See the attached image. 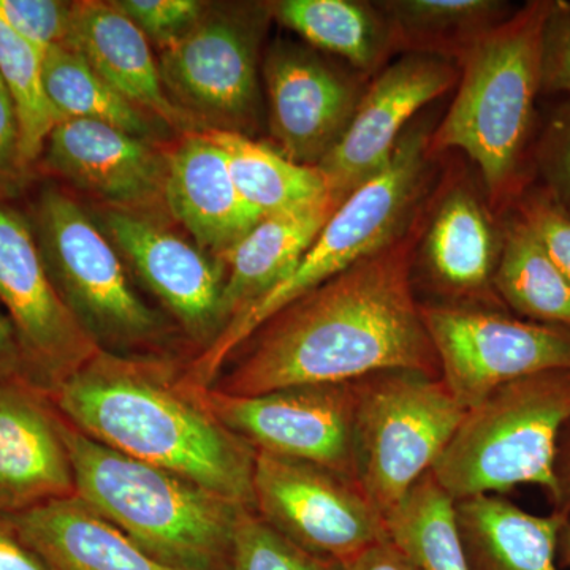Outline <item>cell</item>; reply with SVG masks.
Wrapping results in <instances>:
<instances>
[{"instance_id": "2e32d148", "label": "cell", "mask_w": 570, "mask_h": 570, "mask_svg": "<svg viewBox=\"0 0 570 570\" xmlns=\"http://www.w3.org/2000/svg\"><path fill=\"white\" fill-rule=\"evenodd\" d=\"M269 127L281 154L317 167L335 149L363 97L358 78L316 51L281 41L264 66Z\"/></svg>"}, {"instance_id": "3957f363", "label": "cell", "mask_w": 570, "mask_h": 570, "mask_svg": "<svg viewBox=\"0 0 570 570\" xmlns=\"http://www.w3.org/2000/svg\"><path fill=\"white\" fill-rule=\"evenodd\" d=\"M554 3L528 2L469 48L455 99L430 135V157L460 149L474 160L498 213L513 208L531 184L543 37Z\"/></svg>"}, {"instance_id": "8d00e7d4", "label": "cell", "mask_w": 570, "mask_h": 570, "mask_svg": "<svg viewBox=\"0 0 570 570\" xmlns=\"http://www.w3.org/2000/svg\"><path fill=\"white\" fill-rule=\"evenodd\" d=\"M542 92L570 96V2L554 3L543 37Z\"/></svg>"}, {"instance_id": "277c9868", "label": "cell", "mask_w": 570, "mask_h": 570, "mask_svg": "<svg viewBox=\"0 0 570 570\" xmlns=\"http://www.w3.org/2000/svg\"><path fill=\"white\" fill-rule=\"evenodd\" d=\"M61 420L75 497L171 568L228 570L236 524L249 508L105 448Z\"/></svg>"}, {"instance_id": "5bb4252c", "label": "cell", "mask_w": 570, "mask_h": 570, "mask_svg": "<svg viewBox=\"0 0 570 570\" xmlns=\"http://www.w3.org/2000/svg\"><path fill=\"white\" fill-rule=\"evenodd\" d=\"M459 78L449 59L422 52H406L379 75L363 94L343 138L317 165L337 200H346L387 167L414 116L450 91Z\"/></svg>"}, {"instance_id": "7a4b0ae2", "label": "cell", "mask_w": 570, "mask_h": 570, "mask_svg": "<svg viewBox=\"0 0 570 570\" xmlns=\"http://www.w3.org/2000/svg\"><path fill=\"white\" fill-rule=\"evenodd\" d=\"M47 395L92 441L254 509L257 452L214 417L168 360L99 351Z\"/></svg>"}, {"instance_id": "484cf974", "label": "cell", "mask_w": 570, "mask_h": 570, "mask_svg": "<svg viewBox=\"0 0 570 570\" xmlns=\"http://www.w3.org/2000/svg\"><path fill=\"white\" fill-rule=\"evenodd\" d=\"M269 11L285 28L317 50L346 59L360 73H371L395 51L392 26L381 6L355 0H281Z\"/></svg>"}, {"instance_id": "60d3db41", "label": "cell", "mask_w": 570, "mask_h": 570, "mask_svg": "<svg viewBox=\"0 0 570 570\" xmlns=\"http://www.w3.org/2000/svg\"><path fill=\"white\" fill-rule=\"evenodd\" d=\"M344 570H420L392 540L385 539L355 560L344 564Z\"/></svg>"}, {"instance_id": "f546056e", "label": "cell", "mask_w": 570, "mask_h": 570, "mask_svg": "<svg viewBox=\"0 0 570 570\" xmlns=\"http://www.w3.org/2000/svg\"><path fill=\"white\" fill-rule=\"evenodd\" d=\"M389 538L420 570H469L455 501L428 472L385 519Z\"/></svg>"}, {"instance_id": "ffe728a7", "label": "cell", "mask_w": 570, "mask_h": 570, "mask_svg": "<svg viewBox=\"0 0 570 570\" xmlns=\"http://www.w3.org/2000/svg\"><path fill=\"white\" fill-rule=\"evenodd\" d=\"M78 52L124 99L151 118L178 130L195 119L174 102L165 88L148 37L112 2H75L69 39Z\"/></svg>"}, {"instance_id": "8992f818", "label": "cell", "mask_w": 570, "mask_h": 570, "mask_svg": "<svg viewBox=\"0 0 570 570\" xmlns=\"http://www.w3.org/2000/svg\"><path fill=\"white\" fill-rule=\"evenodd\" d=\"M570 422V371L494 390L466 417L431 469L453 501L531 483L561 501L557 442Z\"/></svg>"}, {"instance_id": "7c38bea8", "label": "cell", "mask_w": 570, "mask_h": 570, "mask_svg": "<svg viewBox=\"0 0 570 570\" xmlns=\"http://www.w3.org/2000/svg\"><path fill=\"white\" fill-rule=\"evenodd\" d=\"M195 389L214 417L255 452L306 461L354 480L355 382L295 385L254 396Z\"/></svg>"}, {"instance_id": "5b68a950", "label": "cell", "mask_w": 570, "mask_h": 570, "mask_svg": "<svg viewBox=\"0 0 570 570\" xmlns=\"http://www.w3.org/2000/svg\"><path fill=\"white\" fill-rule=\"evenodd\" d=\"M430 135L426 124L414 122L407 127L387 167L337 206L294 272L228 322L212 346L184 371L187 384L212 387L236 348L247 343L269 318L376 253L407 227L419 212L426 159H430Z\"/></svg>"}, {"instance_id": "83f0119b", "label": "cell", "mask_w": 570, "mask_h": 570, "mask_svg": "<svg viewBox=\"0 0 570 570\" xmlns=\"http://www.w3.org/2000/svg\"><path fill=\"white\" fill-rule=\"evenodd\" d=\"M493 284L523 316L570 330V281L517 216L502 232Z\"/></svg>"}, {"instance_id": "ba28073f", "label": "cell", "mask_w": 570, "mask_h": 570, "mask_svg": "<svg viewBox=\"0 0 570 570\" xmlns=\"http://www.w3.org/2000/svg\"><path fill=\"white\" fill-rule=\"evenodd\" d=\"M32 227L52 285L97 346L135 348L163 340V318L134 291L110 238L73 198L45 189Z\"/></svg>"}, {"instance_id": "52a82bcc", "label": "cell", "mask_w": 570, "mask_h": 570, "mask_svg": "<svg viewBox=\"0 0 570 570\" xmlns=\"http://www.w3.org/2000/svg\"><path fill=\"white\" fill-rule=\"evenodd\" d=\"M466 412L441 377L384 371L355 381L354 480L384 519L431 472Z\"/></svg>"}, {"instance_id": "e575fe53", "label": "cell", "mask_w": 570, "mask_h": 570, "mask_svg": "<svg viewBox=\"0 0 570 570\" xmlns=\"http://www.w3.org/2000/svg\"><path fill=\"white\" fill-rule=\"evenodd\" d=\"M146 37L168 47L186 36L208 10L198 0H119L112 2Z\"/></svg>"}, {"instance_id": "d4e9b609", "label": "cell", "mask_w": 570, "mask_h": 570, "mask_svg": "<svg viewBox=\"0 0 570 570\" xmlns=\"http://www.w3.org/2000/svg\"><path fill=\"white\" fill-rule=\"evenodd\" d=\"M223 148L232 178L247 205L262 217L309 212L337 200L317 167L296 164L242 132L209 130Z\"/></svg>"}, {"instance_id": "4fadbf2b", "label": "cell", "mask_w": 570, "mask_h": 570, "mask_svg": "<svg viewBox=\"0 0 570 570\" xmlns=\"http://www.w3.org/2000/svg\"><path fill=\"white\" fill-rule=\"evenodd\" d=\"M0 305L17 330L32 384L45 393L102 351L52 285L31 220L3 200Z\"/></svg>"}, {"instance_id": "9a60e30c", "label": "cell", "mask_w": 570, "mask_h": 570, "mask_svg": "<svg viewBox=\"0 0 570 570\" xmlns=\"http://www.w3.org/2000/svg\"><path fill=\"white\" fill-rule=\"evenodd\" d=\"M104 225L112 246L186 335L205 351L212 346L224 330V262L138 212L108 209Z\"/></svg>"}, {"instance_id": "4dcf8cb0", "label": "cell", "mask_w": 570, "mask_h": 570, "mask_svg": "<svg viewBox=\"0 0 570 570\" xmlns=\"http://www.w3.org/2000/svg\"><path fill=\"white\" fill-rule=\"evenodd\" d=\"M0 77L9 89L18 122L26 168L43 153L48 137L61 122L43 81V52L18 36L0 14Z\"/></svg>"}, {"instance_id": "e0dca14e", "label": "cell", "mask_w": 570, "mask_h": 570, "mask_svg": "<svg viewBox=\"0 0 570 570\" xmlns=\"http://www.w3.org/2000/svg\"><path fill=\"white\" fill-rule=\"evenodd\" d=\"M75 497L62 420L43 390L0 382V515Z\"/></svg>"}, {"instance_id": "ab89813d", "label": "cell", "mask_w": 570, "mask_h": 570, "mask_svg": "<svg viewBox=\"0 0 570 570\" xmlns=\"http://www.w3.org/2000/svg\"><path fill=\"white\" fill-rule=\"evenodd\" d=\"M6 381L31 382V377H29L17 330L7 313L0 309V382Z\"/></svg>"}, {"instance_id": "4316f807", "label": "cell", "mask_w": 570, "mask_h": 570, "mask_svg": "<svg viewBox=\"0 0 570 570\" xmlns=\"http://www.w3.org/2000/svg\"><path fill=\"white\" fill-rule=\"evenodd\" d=\"M392 26L396 50L459 59L504 21L508 7L493 0H395L379 3Z\"/></svg>"}, {"instance_id": "44dd1931", "label": "cell", "mask_w": 570, "mask_h": 570, "mask_svg": "<svg viewBox=\"0 0 570 570\" xmlns=\"http://www.w3.org/2000/svg\"><path fill=\"white\" fill-rule=\"evenodd\" d=\"M6 517L56 570H179L154 558L78 497Z\"/></svg>"}, {"instance_id": "cb8c5ba5", "label": "cell", "mask_w": 570, "mask_h": 570, "mask_svg": "<svg viewBox=\"0 0 570 570\" xmlns=\"http://www.w3.org/2000/svg\"><path fill=\"white\" fill-rule=\"evenodd\" d=\"M423 239L431 275L449 291L472 294L493 283L502 235L468 187L445 195Z\"/></svg>"}, {"instance_id": "d6a6232c", "label": "cell", "mask_w": 570, "mask_h": 570, "mask_svg": "<svg viewBox=\"0 0 570 570\" xmlns=\"http://www.w3.org/2000/svg\"><path fill=\"white\" fill-rule=\"evenodd\" d=\"M540 246L570 281V213L543 186H530L513 205Z\"/></svg>"}, {"instance_id": "1f68e13d", "label": "cell", "mask_w": 570, "mask_h": 570, "mask_svg": "<svg viewBox=\"0 0 570 570\" xmlns=\"http://www.w3.org/2000/svg\"><path fill=\"white\" fill-rule=\"evenodd\" d=\"M228 570H344V564L296 546L254 509H245L236 524Z\"/></svg>"}, {"instance_id": "74e56055", "label": "cell", "mask_w": 570, "mask_h": 570, "mask_svg": "<svg viewBox=\"0 0 570 570\" xmlns=\"http://www.w3.org/2000/svg\"><path fill=\"white\" fill-rule=\"evenodd\" d=\"M28 171L21 154L20 122L6 82L0 77V184L20 181Z\"/></svg>"}, {"instance_id": "f35d334b", "label": "cell", "mask_w": 570, "mask_h": 570, "mask_svg": "<svg viewBox=\"0 0 570 570\" xmlns=\"http://www.w3.org/2000/svg\"><path fill=\"white\" fill-rule=\"evenodd\" d=\"M0 570H56L0 515Z\"/></svg>"}, {"instance_id": "b9f144b4", "label": "cell", "mask_w": 570, "mask_h": 570, "mask_svg": "<svg viewBox=\"0 0 570 570\" xmlns=\"http://www.w3.org/2000/svg\"><path fill=\"white\" fill-rule=\"evenodd\" d=\"M566 558H568L570 564V530L568 532V539H566Z\"/></svg>"}, {"instance_id": "f1b7e54d", "label": "cell", "mask_w": 570, "mask_h": 570, "mask_svg": "<svg viewBox=\"0 0 570 570\" xmlns=\"http://www.w3.org/2000/svg\"><path fill=\"white\" fill-rule=\"evenodd\" d=\"M43 81L48 99L61 121L88 119L104 122L148 141L159 135V126L151 121V116L124 99L69 48L52 47L45 52Z\"/></svg>"}, {"instance_id": "ac0fdd59", "label": "cell", "mask_w": 570, "mask_h": 570, "mask_svg": "<svg viewBox=\"0 0 570 570\" xmlns=\"http://www.w3.org/2000/svg\"><path fill=\"white\" fill-rule=\"evenodd\" d=\"M41 156L52 174L112 208L135 212L164 198L167 160L151 141L108 124L66 119L52 129Z\"/></svg>"}, {"instance_id": "836d02e7", "label": "cell", "mask_w": 570, "mask_h": 570, "mask_svg": "<svg viewBox=\"0 0 570 570\" xmlns=\"http://www.w3.org/2000/svg\"><path fill=\"white\" fill-rule=\"evenodd\" d=\"M0 14L18 36L47 52L69 39L73 3L59 0H0Z\"/></svg>"}, {"instance_id": "7402d4cb", "label": "cell", "mask_w": 570, "mask_h": 570, "mask_svg": "<svg viewBox=\"0 0 570 570\" xmlns=\"http://www.w3.org/2000/svg\"><path fill=\"white\" fill-rule=\"evenodd\" d=\"M455 517L469 570H560V513L531 515L508 499L479 494L455 501Z\"/></svg>"}, {"instance_id": "9c48e42d", "label": "cell", "mask_w": 570, "mask_h": 570, "mask_svg": "<svg viewBox=\"0 0 570 570\" xmlns=\"http://www.w3.org/2000/svg\"><path fill=\"white\" fill-rule=\"evenodd\" d=\"M269 6L205 11L186 36L164 48L167 92L187 115L238 132L257 119L258 48Z\"/></svg>"}, {"instance_id": "30bf717a", "label": "cell", "mask_w": 570, "mask_h": 570, "mask_svg": "<svg viewBox=\"0 0 570 570\" xmlns=\"http://www.w3.org/2000/svg\"><path fill=\"white\" fill-rule=\"evenodd\" d=\"M441 379L469 411L494 390L549 371H570V330L459 306H420Z\"/></svg>"}, {"instance_id": "d6986e66", "label": "cell", "mask_w": 570, "mask_h": 570, "mask_svg": "<svg viewBox=\"0 0 570 570\" xmlns=\"http://www.w3.org/2000/svg\"><path fill=\"white\" fill-rule=\"evenodd\" d=\"M164 200L195 245L217 258L264 219L236 189L227 157L209 132L189 135L168 157Z\"/></svg>"}, {"instance_id": "6da1fadb", "label": "cell", "mask_w": 570, "mask_h": 570, "mask_svg": "<svg viewBox=\"0 0 570 570\" xmlns=\"http://www.w3.org/2000/svg\"><path fill=\"white\" fill-rule=\"evenodd\" d=\"M425 230L417 212L387 245L284 307L212 389L254 396L295 385L346 384L384 371L441 377L411 284L412 258Z\"/></svg>"}, {"instance_id": "8fae6325", "label": "cell", "mask_w": 570, "mask_h": 570, "mask_svg": "<svg viewBox=\"0 0 570 570\" xmlns=\"http://www.w3.org/2000/svg\"><path fill=\"white\" fill-rule=\"evenodd\" d=\"M254 510L296 546L341 564L389 539L354 480L306 461L255 453Z\"/></svg>"}, {"instance_id": "603a6c76", "label": "cell", "mask_w": 570, "mask_h": 570, "mask_svg": "<svg viewBox=\"0 0 570 570\" xmlns=\"http://www.w3.org/2000/svg\"><path fill=\"white\" fill-rule=\"evenodd\" d=\"M341 204L264 217L220 261L225 265L224 328L294 272Z\"/></svg>"}, {"instance_id": "d590c367", "label": "cell", "mask_w": 570, "mask_h": 570, "mask_svg": "<svg viewBox=\"0 0 570 570\" xmlns=\"http://www.w3.org/2000/svg\"><path fill=\"white\" fill-rule=\"evenodd\" d=\"M538 171L542 184L570 213V100L561 105L534 142L532 174Z\"/></svg>"}]
</instances>
